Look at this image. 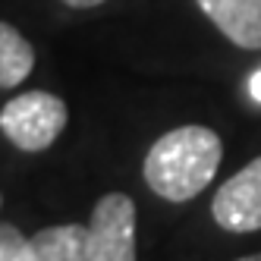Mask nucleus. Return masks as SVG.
Here are the masks:
<instances>
[{
  "label": "nucleus",
  "instance_id": "423d86ee",
  "mask_svg": "<svg viewBox=\"0 0 261 261\" xmlns=\"http://www.w3.org/2000/svg\"><path fill=\"white\" fill-rule=\"evenodd\" d=\"M88 227L82 223H63V227H44L25 239L16 261H85Z\"/></svg>",
  "mask_w": 261,
  "mask_h": 261
},
{
  "label": "nucleus",
  "instance_id": "f257e3e1",
  "mask_svg": "<svg viewBox=\"0 0 261 261\" xmlns=\"http://www.w3.org/2000/svg\"><path fill=\"white\" fill-rule=\"evenodd\" d=\"M223 145L208 126H179L161 136L145 158V182L167 201H189L220 167Z\"/></svg>",
  "mask_w": 261,
  "mask_h": 261
},
{
  "label": "nucleus",
  "instance_id": "39448f33",
  "mask_svg": "<svg viewBox=\"0 0 261 261\" xmlns=\"http://www.w3.org/2000/svg\"><path fill=\"white\" fill-rule=\"evenodd\" d=\"M198 7L236 47L261 50V0H198Z\"/></svg>",
  "mask_w": 261,
  "mask_h": 261
},
{
  "label": "nucleus",
  "instance_id": "9d476101",
  "mask_svg": "<svg viewBox=\"0 0 261 261\" xmlns=\"http://www.w3.org/2000/svg\"><path fill=\"white\" fill-rule=\"evenodd\" d=\"M66 7H76V10H91V7H101L104 0H63Z\"/></svg>",
  "mask_w": 261,
  "mask_h": 261
},
{
  "label": "nucleus",
  "instance_id": "20e7f679",
  "mask_svg": "<svg viewBox=\"0 0 261 261\" xmlns=\"http://www.w3.org/2000/svg\"><path fill=\"white\" fill-rule=\"evenodd\" d=\"M211 214L230 233L261 230V158L246 164L220 186L211 201Z\"/></svg>",
  "mask_w": 261,
  "mask_h": 261
},
{
  "label": "nucleus",
  "instance_id": "f03ea898",
  "mask_svg": "<svg viewBox=\"0 0 261 261\" xmlns=\"http://www.w3.org/2000/svg\"><path fill=\"white\" fill-rule=\"evenodd\" d=\"M66 104L50 91H25L0 110V129L19 151H44L66 129Z\"/></svg>",
  "mask_w": 261,
  "mask_h": 261
},
{
  "label": "nucleus",
  "instance_id": "6e6552de",
  "mask_svg": "<svg viewBox=\"0 0 261 261\" xmlns=\"http://www.w3.org/2000/svg\"><path fill=\"white\" fill-rule=\"evenodd\" d=\"M25 239H29V236H22L19 230L13 227V223H4V220H0V261H16V258H19Z\"/></svg>",
  "mask_w": 261,
  "mask_h": 261
},
{
  "label": "nucleus",
  "instance_id": "0eeeda50",
  "mask_svg": "<svg viewBox=\"0 0 261 261\" xmlns=\"http://www.w3.org/2000/svg\"><path fill=\"white\" fill-rule=\"evenodd\" d=\"M35 66V47L10 22H0V88L19 85Z\"/></svg>",
  "mask_w": 261,
  "mask_h": 261
},
{
  "label": "nucleus",
  "instance_id": "9b49d317",
  "mask_svg": "<svg viewBox=\"0 0 261 261\" xmlns=\"http://www.w3.org/2000/svg\"><path fill=\"white\" fill-rule=\"evenodd\" d=\"M239 261H261V252L258 255H246V258H239Z\"/></svg>",
  "mask_w": 261,
  "mask_h": 261
},
{
  "label": "nucleus",
  "instance_id": "7ed1b4c3",
  "mask_svg": "<svg viewBox=\"0 0 261 261\" xmlns=\"http://www.w3.org/2000/svg\"><path fill=\"white\" fill-rule=\"evenodd\" d=\"M85 261H136V204L123 192H107L88 223Z\"/></svg>",
  "mask_w": 261,
  "mask_h": 261
},
{
  "label": "nucleus",
  "instance_id": "1a4fd4ad",
  "mask_svg": "<svg viewBox=\"0 0 261 261\" xmlns=\"http://www.w3.org/2000/svg\"><path fill=\"white\" fill-rule=\"evenodd\" d=\"M249 95H252V101L261 104V69L252 72V79H249Z\"/></svg>",
  "mask_w": 261,
  "mask_h": 261
}]
</instances>
